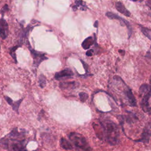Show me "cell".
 Segmentation results:
<instances>
[{
	"instance_id": "1",
	"label": "cell",
	"mask_w": 151,
	"mask_h": 151,
	"mask_svg": "<svg viewBox=\"0 0 151 151\" xmlns=\"http://www.w3.org/2000/svg\"><path fill=\"white\" fill-rule=\"evenodd\" d=\"M100 125H94L96 135L111 145H116L120 141V133L117 125L112 121L105 119L99 121Z\"/></svg>"
},
{
	"instance_id": "2",
	"label": "cell",
	"mask_w": 151,
	"mask_h": 151,
	"mask_svg": "<svg viewBox=\"0 0 151 151\" xmlns=\"http://www.w3.org/2000/svg\"><path fill=\"white\" fill-rule=\"evenodd\" d=\"M27 139L25 130L13 129L9 134L0 139V146L9 151H27Z\"/></svg>"
},
{
	"instance_id": "3",
	"label": "cell",
	"mask_w": 151,
	"mask_h": 151,
	"mask_svg": "<svg viewBox=\"0 0 151 151\" xmlns=\"http://www.w3.org/2000/svg\"><path fill=\"white\" fill-rule=\"evenodd\" d=\"M69 139L73 143L76 151H92V149L86 139L77 132H72L69 136Z\"/></svg>"
},
{
	"instance_id": "4",
	"label": "cell",
	"mask_w": 151,
	"mask_h": 151,
	"mask_svg": "<svg viewBox=\"0 0 151 151\" xmlns=\"http://www.w3.org/2000/svg\"><path fill=\"white\" fill-rule=\"evenodd\" d=\"M9 10V6L6 4L0 11V37L5 40L7 38L9 33V26L7 21L4 18V13Z\"/></svg>"
},
{
	"instance_id": "5",
	"label": "cell",
	"mask_w": 151,
	"mask_h": 151,
	"mask_svg": "<svg viewBox=\"0 0 151 151\" xmlns=\"http://www.w3.org/2000/svg\"><path fill=\"white\" fill-rule=\"evenodd\" d=\"M30 45V44H29L28 48L30 50L31 56L33 59V66L35 67H38L42 62H43L44 60H47L48 58L45 56V54L39 52H37L34 49H32Z\"/></svg>"
},
{
	"instance_id": "6",
	"label": "cell",
	"mask_w": 151,
	"mask_h": 151,
	"mask_svg": "<svg viewBox=\"0 0 151 151\" xmlns=\"http://www.w3.org/2000/svg\"><path fill=\"white\" fill-rule=\"evenodd\" d=\"M106 16L111 19V20H117L118 21H119L120 24H121L122 26H126L128 28V34H129V37H130L131 34H132V29L131 27V26L130 24V23L126 20L125 19H124L123 18L118 16L117 14L113 13L112 12H108L106 13Z\"/></svg>"
},
{
	"instance_id": "7",
	"label": "cell",
	"mask_w": 151,
	"mask_h": 151,
	"mask_svg": "<svg viewBox=\"0 0 151 151\" xmlns=\"http://www.w3.org/2000/svg\"><path fill=\"white\" fill-rule=\"evenodd\" d=\"M139 96L140 97H142L140 102V106L142 110L145 113H150V107L149 104V100L150 98V90H149L142 94H140Z\"/></svg>"
},
{
	"instance_id": "8",
	"label": "cell",
	"mask_w": 151,
	"mask_h": 151,
	"mask_svg": "<svg viewBox=\"0 0 151 151\" xmlns=\"http://www.w3.org/2000/svg\"><path fill=\"white\" fill-rule=\"evenodd\" d=\"M150 138V123H148L147 125L145 126L143 130V132L141 135V138L139 140H136V142H141L144 143H148Z\"/></svg>"
},
{
	"instance_id": "9",
	"label": "cell",
	"mask_w": 151,
	"mask_h": 151,
	"mask_svg": "<svg viewBox=\"0 0 151 151\" xmlns=\"http://www.w3.org/2000/svg\"><path fill=\"white\" fill-rule=\"evenodd\" d=\"M73 74L74 73L72 72V70L69 68H67L60 72H57L55 74V78L57 80H60L62 79H64L65 77H66V78L71 77L73 76Z\"/></svg>"
},
{
	"instance_id": "10",
	"label": "cell",
	"mask_w": 151,
	"mask_h": 151,
	"mask_svg": "<svg viewBox=\"0 0 151 151\" xmlns=\"http://www.w3.org/2000/svg\"><path fill=\"white\" fill-rule=\"evenodd\" d=\"M115 7H116V10L120 13L123 14L124 16H125L126 17H130V16H131L130 12L126 9V7L123 5V4L121 2H116L115 4Z\"/></svg>"
},
{
	"instance_id": "11",
	"label": "cell",
	"mask_w": 151,
	"mask_h": 151,
	"mask_svg": "<svg viewBox=\"0 0 151 151\" xmlns=\"http://www.w3.org/2000/svg\"><path fill=\"white\" fill-rule=\"evenodd\" d=\"M79 84L76 82H62L60 83V88L62 90H69L76 88Z\"/></svg>"
},
{
	"instance_id": "12",
	"label": "cell",
	"mask_w": 151,
	"mask_h": 151,
	"mask_svg": "<svg viewBox=\"0 0 151 151\" xmlns=\"http://www.w3.org/2000/svg\"><path fill=\"white\" fill-rule=\"evenodd\" d=\"M96 41V38H93L92 37H89L86 38L82 43V46L84 50H87L90 48V47L93 45Z\"/></svg>"
},
{
	"instance_id": "13",
	"label": "cell",
	"mask_w": 151,
	"mask_h": 151,
	"mask_svg": "<svg viewBox=\"0 0 151 151\" xmlns=\"http://www.w3.org/2000/svg\"><path fill=\"white\" fill-rule=\"evenodd\" d=\"M75 4L72 7L73 10H77L78 9H80L82 11H86L87 9V7L86 4V3L82 0H74Z\"/></svg>"
},
{
	"instance_id": "14",
	"label": "cell",
	"mask_w": 151,
	"mask_h": 151,
	"mask_svg": "<svg viewBox=\"0 0 151 151\" xmlns=\"http://www.w3.org/2000/svg\"><path fill=\"white\" fill-rule=\"evenodd\" d=\"M60 146L62 148L66 150H72L73 148L72 144L64 138H62L60 139Z\"/></svg>"
},
{
	"instance_id": "15",
	"label": "cell",
	"mask_w": 151,
	"mask_h": 151,
	"mask_svg": "<svg viewBox=\"0 0 151 151\" xmlns=\"http://www.w3.org/2000/svg\"><path fill=\"white\" fill-rule=\"evenodd\" d=\"M140 26V29L142 33L149 39L151 40V30L146 27H144L143 26Z\"/></svg>"
},
{
	"instance_id": "16",
	"label": "cell",
	"mask_w": 151,
	"mask_h": 151,
	"mask_svg": "<svg viewBox=\"0 0 151 151\" xmlns=\"http://www.w3.org/2000/svg\"><path fill=\"white\" fill-rule=\"evenodd\" d=\"M21 45H16V46H14L13 47H12L10 50V54L11 55V56L13 57V59H14V60L15 61V63H17V57H16V50L19 47H20Z\"/></svg>"
},
{
	"instance_id": "17",
	"label": "cell",
	"mask_w": 151,
	"mask_h": 151,
	"mask_svg": "<svg viewBox=\"0 0 151 151\" xmlns=\"http://www.w3.org/2000/svg\"><path fill=\"white\" fill-rule=\"evenodd\" d=\"M23 100V99H21L19 100H18V101L17 102H13L12 105H11L13 108V109L17 113H18V109H19V108H20V106L22 102V101Z\"/></svg>"
},
{
	"instance_id": "18",
	"label": "cell",
	"mask_w": 151,
	"mask_h": 151,
	"mask_svg": "<svg viewBox=\"0 0 151 151\" xmlns=\"http://www.w3.org/2000/svg\"><path fill=\"white\" fill-rule=\"evenodd\" d=\"M39 86L41 88H44L46 85V78L43 74H41L38 78Z\"/></svg>"
},
{
	"instance_id": "19",
	"label": "cell",
	"mask_w": 151,
	"mask_h": 151,
	"mask_svg": "<svg viewBox=\"0 0 151 151\" xmlns=\"http://www.w3.org/2000/svg\"><path fill=\"white\" fill-rule=\"evenodd\" d=\"M79 97H80V99L81 101L82 102H84L89 98V95L87 93H86L85 92H80L79 93Z\"/></svg>"
},
{
	"instance_id": "20",
	"label": "cell",
	"mask_w": 151,
	"mask_h": 151,
	"mask_svg": "<svg viewBox=\"0 0 151 151\" xmlns=\"http://www.w3.org/2000/svg\"><path fill=\"white\" fill-rule=\"evenodd\" d=\"M4 99H6V100L7 101V102L10 105H12V104H13V100H12L10 97H9V96H4Z\"/></svg>"
},
{
	"instance_id": "21",
	"label": "cell",
	"mask_w": 151,
	"mask_h": 151,
	"mask_svg": "<svg viewBox=\"0 0 151 151\" xmlns=\"http://www.w3.org/2000/svg\"><path fill=\"white\" fill-rule=\"evenodd\" d=\"M93 53H94V50L90 49V50H89L88 51L86 52V56H89V57H91L93 55Z\"/></svg>"
},
{
	"instance_id": "22",
	"label": "cell",
	"mask_w": 151,
	"mask_h": 151,
	"mask_svg": "<svg viewBox=\"0 0 151 151\" xmlns=\"http://www.w3.org/2000/svg\"><path fill=\"white\" fill-rule=\"evenodd\" d=\"M94 27H96V28L98 27V21H96V22H95V23L94 24Z\"/></svg>"
},
{
	"instance_id": "23",
	"label": "cell",
	"mask_w": 151,
	"mask_h": 151,
	"mask_svg": "<svg viewBox=\"0 0 151 151\" xmlns=\"http://www.w3.org/2000/svg\"><path fill=\"white\" fill-rule=\"evenodd\" d=\"M132 1H136L137 0H132Z\"/></svg>"
},
{
	"instance_id": "24",
	"label": "cell",
	"mask_w": 151,
	"mask_h": 151,
	"mask_svg": "<svg viewBox=\"0 0 151 151\" xmlns=\"http://www.w3.org/2000/svg\"><path fill=\"white\" fill-rule=\"evenodd\" d=\"M0 50H1V46H0Z\"/></svg>"
}]
</instances>
